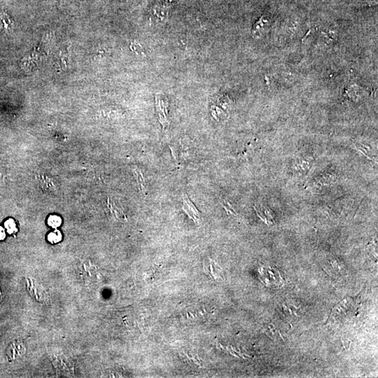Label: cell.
I'll return each instance as SVG.
<instances>
[{
	"instance_id": "cell-1",
	"label": "cell",
	"mask_w": 378,
	"mask_h": 378,
	"mask_svg": "<svg viewBox=\"0 0 378 378\" xmlns=\"http://www.w3.org/2000/svg\"><path fill=\"white\" fill-rule=\"evenodd\" d=\"M167 107L168 102L167 99L163 98L162 95H155V109L158 115L159 121L161 123L163 128H167L169 125L168 118H167Z\"/></svg>"
},
{
	"instance_id": "cell-2",
	"label": "cell",
	"mask_w": 378,
	"mask_h": 378,
	"mask_svg": "<svg viewBox=\"0 0 378 378\" xmlns=\"http://www.w3.org/2000/svg\"><path fill=\"white\" fill-rule=\"evenodd\" d=\"M183 206L182 210L189 217V218L194 220L196 224H199L201 222L200 220V213L196 206L193 204L191 200L186 195L182 196Z\"/></svg>"
},
{
	"instance_id": "cell-3",
	"label": "cell",
	"mask_w": 378,
	"mask_h": 378,
	"mask_svg": "<svg viewBox=\"0 0 378 378\" xmlns=\"http://www.w3.org/2000/svg\"><path fill=\"white\" fill-rule=\"evenodd\" d=\"M14 22L13 19L6 12L0 13V32L9 33L13 30Z\"/></svg>"
},
{
	"instance_id": "cell-4",
	"label": "cell",
	"mask_w": 378,
	"mask_h": 378,
	"mask_svg": "<svg viewBox=\"0 0 378 378\" xmlns=\"http://www.w3.org/2000/svg\"><path fill=\"white\" fill-rule=\"evenodd\" d=\"M355 144H356V143H355ZM355 145L356 146L358 149H359L360 151L363 152V154L368 156V158H371V155L373 154V152H372L370 146L366 145V144H361V143H359V144L358 143L357 144H355Z\"/></svg>"
},
{
	"instance_id": "cell-5",
	"label": "cell",
	"mask_w": 378,
	"mask_h": 378,
	"mask_svg": "<svg viewBox=\"0 0 378 378\" xmlns=\"http://www.w3.org/2000/svg\"><path fill=\"white\" fill-rule=\"evenodd\" d=\"M62 220L61 217L54 215V216H51L48 220V224L51 227L56 229V228L59 227L61 225Z\"/></svg>"
},
{
	"instance_id": "cell-6",
	"label": "cell",
	"mask_w": 378,
	"mask_h": 378,
	"mask_svg": "<svg viewBox=\"0 0 378 378\" xmlns=\"http://www.w3.org/2000/svg\"><path fill=\"white\" fill-rule=\"evenodd\" d=\"M61 233L58 231H55L54 232H51L50 234L48 236V240H49V241L51 243H57L58 242L61 241Z\"/></svg>"
},
{
	"instance_id": "cell-7",
	"label": "cell",
	"mask_w": 378,
	"mask_h": 378,
	"mask_svg": "<svg viewBox=\"0 0 378 378\" xmlns=\"http://www.w3.org/2000/svg\"><path fill=\"white\" fill-rule=\"evenodd\" d=\"M5 228H6L7 232L10 233V234H13V233L17 232V224H16L15 222L13 220H12V219L7 220L5 222Z\"/></svg>"
},
{
	"instance_id": "cell-8",
	"label": "cell",
	"mask_w": 378,
	"mask_h": 378,
	"mask_svg": "<svg viewBox=\"0 0 378 378\" xmlns=\"http://www.w3.org/2000/svg\"><path fill=\"white\" fill-rule=\"evenodd\" d=\"M137 177L139 178V182L140 184L141 190L143 192H145V181H144V176H143L142 173L138 172L137 173Z\"/></svg>"
},
{
	"instance_id": "cell-9",
	"label": "cell",
	"mask_w": 378,
	"mask_h": 378,
	"mask_svg": "<svg viewBox=\"0 0 378 378\" xmlns=\"http://www.w3.org/2000/svg\"><path fill=\"white\" fill-rule=\"evenodd\" d=\"M5 231L3 228L0 227V240L5 239Z\"/></svg>"
}]
</instances>
